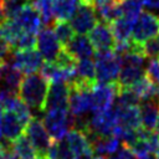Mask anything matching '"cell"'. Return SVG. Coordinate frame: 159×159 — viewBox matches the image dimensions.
<instances>
[{"label":"cell","mask_w":159,"mask_h":159,"mask_svg":"<svg viewBox=\"0 0 159 159\" xmlns=\"http://www.w3.org/2000/svg\"><path fill=\"white\" fill-rule=\"evenodd\" d=\"M84 0H53V17L56 21H68L72 19L80 5Z\"/></svg>","instance_id":"cell-25"},{"label":"cell","mask_w":159,"mask_h":159,"mask_svg":"<svg viewBox=\"0 0 159 159\" xmlns=\"http://www.w3.org/2000/svg\"><path fill=\"white\" fill-rule=\"evenodd\" d=\"M57 145V159H76L75 153L71 150L65 139L56 142Z\"/></svg>","instance_id":"cell-38"},{"label":"cell","mask_w":159,"mask_h":159,"mask_svg":"<svg viewBox=\"0 0 159 159\" xmlns=\"http://www.w3.org/2000/svg\"><path fill=\"white\" fill-rule=\"evenodd\" d=\"M47 89L48 81L41 73H29L24 76L17 89V96L31 109L43 111Z\"/></svg>","instance_id":"cell-1"},{"label":"cell","mask_w":159,"mask_h":159,"mask_svg":"<svg viewBox=\"0 0 159 159\" xmlns=\"http://www.w3.org/2000/svg\"><path fill=\"white\" fill-rule=\"evenodd\" d=\"M1 116H2V107L0 106V140H1V137H2V134H1Z\"/></svg>","instance_id":"cell-42"},{"label":"cell","mask_w":159,"mask_h":159,"mask_svg":"<svg viewBox=\"0 0 159 159\" xmlns=\"http://www.w3.org/2000/svg\"><path fill=\"white\" fill-rule=\"evenodd\" d=\"M145 75L147 77L157 86H159V60L157 58H152L148 65H147V70H145Z\"/></svg>","instance_id":"cell-37"},{"label":"cell","mask_w":159,"mask_h":159,"mask_svg":"<svg viewBox=\"0 0 159 159\" xmlns=\"http://www.w3.org/2000/svg\"><path fill=\"white\" fill-rule=\"evenodd\" d=\"M106 159H135V157L133 155L132 150L127 147V145H123L118 149V152L111 157H107Z\"/></svg>","instance_id":"cell-39"},{"label":"cell","mask_w":159,"mask_h":159,"mask_svg":"<svg viewBox=\"0 0 159 159\" xmlns=\"http://www.w3.org/2000/svg\"><path fill=\"white\" fill-rule=\"evenodd\" d=\"M43 124L52 138L53 142H60L65 139L67 133L75 128L76 118L68 111V108L63 109H51L46 111L43 116Z\"/></svg>","instance_id":"cell-3"},{"label":"cell","mask_w":159,"mask_h":159,"mask_svg":"<svg viewBox=\"0 0 159 159\" xmlns=\"http://www.w3.org/2000/svg\"><path fill=\"white\" fill-rule=\"evenodd\" d=\"M75 82H82V83H86V84H88L91 87H93L97 83V80H96V66H94V61L93 60H91V58L77 60Z\"/></svg>","instance_id":"cell-23"},{"label":"cell","mask_w":159,"mask_h":159,"mask_svg":"<svg viewBox=\"0 0 159 159\" xmlns=\"http://www.w3.org/2000/svg\"><path fill=\"white\" fill-rule=\"evenodd\" d=\"M158 133H159V132H158Z\"/></svg>","instance_id":"cell-50"},{"label":"cell","mask_w":159,"mask_h":159,"mask_svg":"<svg viewBox=\"0 0 159 159\" xmlns=\"http://www.w3.org/2000/svg\"><path fill=\"white\" fill-rule=\"evenodd\" d=\"M12 20H15V22L20 26V29L24 32L32 34V35L39 34L41 30V26L43 25L40 12L36 10V7L32 4L24 6Z\"/></svg>","instance_id":"cell-14"},{"label":"cell","mask_w":159,"mask_h":159,"mask_svg":"<svg viewBox=\"0 0 159 159\" xmlns=\"http://www.w3.org/2000/svg\"><path fill=\"white\" fill-rule=\"evenodd\" d=\"M118 83H96L92 87V111L103 112L111 109L117 98Z\"/></svg>","instance_id":"cell-10"},{"label":"cell","mask_w":159,"mask_h":159,"mask_svg":"<svg viewBox=\"0 0 159 159\" xmlns=\"http://www.w3.org/2000/svg\"><path fill=\"white\" fill-rule=\"evenodd\" d=\"M19 159H21V158H19Z\"/></svg>","instance_id":"cell-49"},{"label":"cell","mask_w":159,"mask_h":159,"mask_svg":"<svg viewBox=\"0 0 159 159\" xmlns=\"http://www.w3.org/2000/svg\"><path fill=\"white\" fill-rule=\"evenodd\" d=\"M63 48L76 60H83V58H91L94 56L96 50L89 41L88 36L86 35H75L71 41L63 46Z\"/></svg>","instance_id":"cell-16"},{"label":"cell","mask_w":159,"mask_h":159,"mask_svg":"<svg viewBox=\"0 0 159 159\" xmlns=\"http://www.w3.org/2000/svg\"><path fill=\"white\" fill-rule=\"evenodd\" d=\"M25 124L11 111H2L1 116V134L5 139L14 142L24 134Z\"/></svg>","instance_id":"cell-17"},{"label":"cell","mask_w":159,"mask_h":159,"mask_svg":"<svg viewBox=\"0 0 159 159\" xmlns=\"http://www.w3.org/2000/svg\"><path fill=\"white\" fill-rule=\"evenodd\" d=\"M139 114L142 127L148 130H154L159 116V99L153 98L143 101V103L139 107Z\"/></svg>","instance_id":"cell-19"},{"label":"cell","mask_w":159,"mask_h":159,"mask_svg":"<svg viewBox=\"0 0 159 159\" xmlns=\"http://www.w3.org/2000/svg\"><path fill=\"white\" fill-rule=\"evenodd\" d=\"M31 4L40 12L42 24L48 26L53 21V0H31Z\"/></svg>","instance_id":"cell-31"},{"label":"cell","mask_w":159,"mask_h":159,"mask_svg":"<svg viewBox=\"0 0 159 159\" xmlns=\"http://www.w3.org/2000/svg\"><path fill=\"white\" fill-rule=\"evenodd\" d=\"M143 50H144V55L149 58L159 57V34L145 41L143 43Z\"/></svg>","instance_id":"cell-36"},{"label":"cell","mask_w":159,"mask_h":159,"mask_svg":"<svg viewBox=\"0 0 159 159\" xmlns=\"http://www.w3.org/2000/svg\"><path fill=\"white\" fill-rule=\"evenodd\" d=\"M36 159H50V158H48L47 155H37Z\"/></svg>","instance_id":"cell-43"},{"label":"cell","mask_w":159,"mask_h":159,"mask_svg":"<svg viewBox=\"0 0 159 159\" xmlns=\"http://www.w3.org/2000/svg\"><path fill=\"white\" fill-rule=\"evenodd\" d=\"M118 1H122V0H118Z\"/></svg>","instance_id":"cell-48"},{"label":"cell","mask_w":159,"mask_h":159,"mask_svg":"<svg viewBox=\"0 0 159 159\" xmlns=\"http://www.w3.org/2000/svg\"><path fill=\"white\" fill-rule=\"evenodd\" d=\"M143 5H144V7H147L149 10L159 11V0H144Z\"/></svg>","instance_id":"cell-41"},{"label":"cell","mask_w":159,"mask_h":159,"mask_svg":"<svg viewBox=\"0 0 159 159\" xmlns=\"http://www.w3.org/2000/svg\"><path fill=\"white\" fill-rule=\"evenodd\" d=\"M132 88H133L134 92L139 96L140 101H148V99L157 98V89H158V86L154 84L147 76H144L140 81H138L134 86H132Z\"/></svg>","instance_id":"cell-30"},{"label":"cell","mask_w":159,"mask_h":159,"mask_svg":"<svg viewBox=\"0 0 159 159\" xmlns=\"http://www.w3.org/2000/svg\"><path fill=\"white\" fill-rule=\"evenodd\" d=\"M31 4V0H2L1 10L5 19H14L16 14L26 5Z\"/></svg>","instance_id":"cell-34"},{"label":"cell","mask_w":159,"mask_h":159,"mask_svg":"<svg viewBox=\"0 0 159 159\" xmlns=\"http://www.w3.org/2000/svg\"><path fill=\"white\" fill-rule=\"evenodd\" d=\"M68 107L75 118L86 117V114L92 111V87L82 82L71 83Z\"/></svg>","instance_id":"cell-4"},{"label":"cell","mask_w":159,"mask_h":159,"mask_svg":"<svg viewBox=\"0 0 159 159\" xmlns=\"http://www.w3.org/2000/svg\"><path fill=\"white\" fill-rule=\"evenodd\" d=\"M12 152L15 153V155L17 158H21V159H36L37 157V153L32 145V143L30 142V139L22 134L20 135L17 139H15L12 143Z\"/></svg>","instance_id":"cell-27"},{"label":"cell","mask_w":159,"mask_h":159,"mask_svg":"<svg viewBox=\"0 0 159 159\" xmlns=\"http://www.w3.org/2000/svg\"><path fill=\"white\" fill-rule=\"evenodd\" d=\"M159 34V16L148 11L142 12L134 22L132 40L139 45H143L149 39Z\"/></svg>","instance_id":"cell-8"},{"label":"cell","mask_w":159,"mask_h":159,"mask_svg":"<svg viewBox=\"0 0 159 159\" xmlns=\"http://www.w3.org/2000/svg\"><path fill=\"white\" fill-rule=\"evenodd\" d=\"M53 31L62 46L67 45L71 41V39L75 36V31L71 24H68L67 21H56L53 25Z\"/></svg>","instance_id":"cell-33"},{"label":"cell","mask_w":159,"mask_h":159,"mask_svg":"<svg viewBox=\"0 0 159 159\" xmlns=\"http://www.w3.org/2000/svg\"><path fill=\"white\" fill-rule=\"evenodd\" d=\"M157 132H159V116H158V120H157Z\"/></svg>","instance_id":"cell-44"},{"label":"cell","mask_w":159,"mask_h":159,"mask_svg":"<svg viewBox=\"0 0 159 159\" xmlns=\"http://www.w3.org/2000/svg\"><path fill=\"white\" fill-rule=\"evenodd\" d=\"M10 63L21 71L25 75L35 73L41 70L45 60L39 50L30 48V50H12Z\"/></svg>","instance_id":"cell-7"},{"label":"cell","mask_w":159,"mask_h":159,"mask_svg":"<svg viewBox=\"0 0 159 159\" xmlns=\"http://www.w3.org/2000/svg\"><path fill=\"white\" fill-rule=\"evenodd\" d=\"M144 68L143 66H135L129 63H122L119 76H118V86L122 88L132 87L138 81H140L144 77Z\"/></svg>","instance_id":"cell-22"},{"label":"cell","mask_w":159,"mask_h":159,"mask_svg":"<svg viewBox=\"0 0 159 159\" xmlns=\"http://www.w3.org/2000/svg\"><path fill=\"white\" fill-rule=\"evenodd\" d=\"M36 47V36L32 34L22 32L17 39L12 50H30Z\"/></svg>","instance_id":"cell-35"},{"label":"cell","mask_w":159,"mask_h":159,"mask_svg":"<svg viewBox=\"0 0 159 159\" xmlns=\"http://www.w3.org/2000/svg\"><path fill=\"white\" fill-rule=\"evenodd\" d=\"M24 133L32 143L37 155L47 154V150L52 145L53 140L50 137V134L41 119H39L37 117H32L29 120V123L26 124Z\"/></svg>","instance_id":"cell-5"},{"label":"cell","mask_w":159,"mask_h":159,"mask_svg":"<svg viewBox=\"0 0 159 159\" xmlns=\"http://www.w3.org/2000/svg\"><path fill=\"white\" fill-rule=\"evenodd\" d=\"M155 159H159V152L157 153V157H155Z\"/></svg>","instance_id":"cell-46"},{"label":"cell","mask_w":159,"mask_h":159,"mask_svg":"<svg viewBox=\"0 0 159 159\" xmlns=\"http://www.w3.org/2000/svg\"><path fill=\"white\" fill-rule=\"evenodd\" d=\"M88 39L96 51L113 50L116 43V37L111 29V24L103 20H98L94 27L88 32Z\"/></svg>","instance_id":"cell-12"},{"label":"cell","mask_w":159,"mask_h":159,"mask_svg":"<svg viewBox=\"0 0 159 159\" xmlns=\"http://www.w3.org/2000/svg\"><path fill=\"white\" fill-rule=\"evenodd\" d=\"M99 17L96 12V9L92 2L89 1H83L75 15L71 19V26L76 34L84 35L88 34L94 25L98 22Z\"/></svg>","instance_id":"cell-11"},{"label":"cell","mask_w":159,"mask_h":159,"mask_svg":"<svg viewBox=\"0 0 159 159\" xmlns=\"http://www.w3.org/2000/svg\"><path fill=\"white\" fill-rule=\"evenodd\" d=\"M36 47L39 52L42 55L43 60L48 62H55L58 55L61 53V51L63 50V46L58 41L55 31L48 26H45L37 34Z\"/></svg>","instance_id":"cell-9"},{"label":"cell","mask_w":159,"mask_h":159,"mask_svg":"<svg viewBox=\"0 0 159 159\" xmlns=\"http://www.w3.org/2000/svg\"><path fill=\"white\" fill-rule=\"evenodd\" d=\"M22 32L24 31L12 19H6L0 22V37L4 39L11 46V48L15 46L17 39Z\"/></svg>","instance_id":"cell-28"},{"label":"cell","mask_w":159,"mask_h":159,"mask_svg":"<svg viewBox=\"0 0 159 159\" xmlns=\"http://www.w3.org/2000/svg\"><path fill=\"white\" fill-rule=\"evenodd\" d=\"M11 46L4 39L0 37V61H7V57L11 56Z\"/></svg>","instance_id":"cell-40"},{"label":"cell","mask_w":159,"mask_h":159,"mask_svg":"<svg viewBox=\"0 0 159 159\" xmlns=\"http://www.w3.org/2000/svg\"><path fill=\"white\" fill-rule=\"evenodd\" d=\"M70 84L66 82H52L47 89L43 111L68 108Z\"/></svg>","instance_id":"cell-13"},{"label":"cell","mask_w":159,"mask_h":159,"mask_svg":"<svg viewBox=\"0 0 159 159\" xmlns=\"http://www.w3.org/2000/svg\"><path fill=\"white\" fill-rule=\"evenodd\" d=\"M40 73L51 83L52 82H66L71 84L76 80V67H62L57 65L56 62H48L46 61Z\"/></svg>","instance_id":"cell-15"},{"label":"cell","mask_w":159,"mask_h":159,"mask_svg":"<svg viewBox=\"0 0 159 159\" xmlns=\"http://www.w3.org/2000/svg\"><path fill=\"white\" fill-rule=\"evenodd\" d=\"M135 21L128 20L125 17H119L116 21L111 24V29L113 31V35L116 37V41H124V40H130L132 32H133V26Z\"/></svg>","instance_id":"cell-29"},{"label":"cell","mask_w":159,"mask_h":159,"mask_svg":"<svg viewBox=\"0 0 159 159\" xmlns=\"http://www.w3.org/2000/svg\"><path fill=\"white\" fill-rule=\"evenodd\" d=\"M118 125L117 113L114 107L103 112H92L88 118L87 128L83 132H91L96 135H112L116 127Z\"/></svg>","instance_id":"cell-6"},{"label":"cell","mask_w":159,"mask_h":159,"mask_svg":"<svg viewBox=\"0 0 159 159\" xmlns=\"http://www.w3.org/2000/svg\"><path fill=\"white\" fill-rule=\"evenodd\" d=\"M97 83H116L120 71V56L114 50L96 51L94 53Z\"/></svg>","instance_id":"cell-2"},{"label":"cell","mask_w":159,"mask_h":159,"mask_svg":"<svg viewBox=\"0 0 159 159\" xmlns=\"http://www.w3.org/2000/svg\"><path fill=\"white\" fill-rule=\"evenodd\" d=\"M22 78H24L22 72L19 71L16 67H14L10 62L5 61L2 72L0 76V82H2L5 86L4 88H7V89L17 93V89H19V86H20Z\"/></svg>","instance_id":"cell-26"},{"label":"cell","mask_w":159,"mask_h":159,"mask_svg":"<svg viewBox=\"0 0 159 159\" xmlns=\"http://www.w3.org/2000/svg\"><path fill=\"white\" fill-rule=\"evenodd\" d=\"M118 125L130 129H138L142 127L140 123V114H139V107L138 106H114Z\"/></svg>","instance_id":"cell-18"},{"label":"cell","mask_w":159,"mask_h":159,"mask_svg":"<svg viewBox=\"0 0 159 159\" xmlns=\"http://www.w3.org/2000/svg\"><path fill=\"white\" fill-rule=\"evenodd\" d=\"M93 153L101 157H111L118 152L120 148V139L116 135H101L97 137L91 144Z\"/></svg>","instance_id":"cell-21"},{"label":"cell","mask_w":159,"mask_h":159,"mask_svg":"<svg viewBox=\"0 0 159 159\" xmlns=\"http://www.w3.org/2000/svg\"><path fill=\"white\" fill-rule=\"evenodd\" d=\"M92 4L99 20L112 24L120 17V7L118 0H93Z\"/></svg>","instance_id":"cell-20"},{"label":"cell","mask_w":159,"mask_h":159,"mask_svg":"<svg viewBox=\"0 0 159 159\" xmlns=\"http://www.w3.org/2000/svg\"><path fill=\"white\" fill-rule=\"evenodd\" d=\"M139 102H140V98L132 87H127V88L119 87L118 94H117V103H116L117 106H123V107L138 106Z\"/></svg>","instance_id":"cell-32"},{"label":"cell","mask_w":159,"mask_h":159,"mask_svg":"<svg viewBox=\"0 0 159 159\" xmlns=\"http://www.w3.org/2000/svg\"><path fill=\"white\" fill-rule=\"evenodd\" d=\"M144 159H154L152 155H149V157H147V158H144Z\"/></svg>","instance_id":"cell-45"},{"label":"cell","mask_w":159,"mask_h":159,"mask_svg":"<svg viewBox=\"0 0 159 159\" xmlns=\"http://www.w3.org/2000/svg\"><path fill=\"white\" fill-rule=\"evenodd\" d=\"M65 140L68 144V147L71 148V150L75 153L76 158L80 157L81 154L88 152V150H93L86 134H84V132H82L77 128L71 129L67 133V135L65 137Z\"/></svg>","instance_id":"cell-24"},{"label":"cell","mask_w":159,"mask_h":159,"mask_svg":"<svg viewBox=\"0 0 159 159\" xmlns=\"http://www.w3.org/2000/svg\"><path fill=\"white\" fill-rule=\"evenodd\" d=\"M84 1H89V2H92V1H93V0H84Z\"/></svg>","instance_id":"cell-47"}]
</instances>
